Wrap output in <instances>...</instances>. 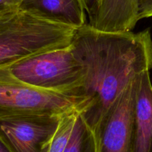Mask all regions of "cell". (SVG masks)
<instances>
[{
  "label": "cell",
  "instance_id": "obj_1",
  "mask_svg": "<svg viewBox=\"0 0 152 152\" xmlns=\"http://www.w3.org/2000/svg\"><path fill=\"white\" fill-rule=\"evenodd\" d=\"M71 46L83 69L77 111L96 135L131 80L152 68L151 33L104 32L86 24L76 29Z\"/></svg>",
  "mask_w": 152,
  "mask_h": 152
},
{
  "label": "cell",
  "instance_id": "obj_2",
  "mask_svg": "<svg viewBox=\"0 0 152 152\" xmlns=\"http://www.w3.org/2000/svg\"><path fill=\"white\" fill-rule=\"evenodd\" d=\"M76 29L19 10L0 16V67L71 45Z\"/></svg>",
  "mask_w": 152,
  "mask_h": 152
},
{
  "label": "cell",
  "instance_id": "obj_3",
  "mask_svg": "<svg viewBox=\"0 0 152 152\" xmlns=\"http://www.w3.org/2000/svg\"><path fill=\"white\" fill-rule=\"evenodd\" d=\"M8 68L16 78L30 86L74 98L83 80V66L71 45L28 57Z\"/></svg>",
  "mask_w": 152,
  "mask_h": 152
},
{
  "label": "cell",
  "instance_id": "obj_4",
  "mask_svg": "<svg viewBox=\"0 0 152 152\" xmlns=\"http://www.w3.org/2000/svg\"><path fill=\"white\" fill-rule=\"evenodd\" d=\"M74 97L31 86L0 67V119L26 115H62L77 110Z\"/></svg>",
  "mask_w": 152,
  "mask_h": 152
},
{
  "label": "cell",
  "instance_id": "obj_5",
  "mask_svg": "<svg viewBox=\"0 0 152 152\" xmlns=\"http://www.w3.org/2000/svg\"><path fill=\"white\" fill-rule=\"evenodd\" d=\"M140 75L131 80L105 116L95 135L98 152H133L134 119Z\"/></svg>",
  "mask_w": 152,
  "mask_h": 152
},
{
  "label": "cell",
  "instance_id": "obj_6",
  "mask_svg": "<svg viewBox=\"0 0 152 152\" xmlns=\"http://www.w3.org/2000/svg\"><path fill=\"white\" fill-rule=\"evenodd\" d=\"M62 115H26L0 119V138L12 152H49Z\"/></svg>",
  "mask_w": 152,
  "mask_h": 152
},
{
  "label": "cell",
  "instance_id": "obj_7",
  "mask_svg": "<svg viewBox=\"0 0 152 152\" xmlns=\"http://www.w3.org/2000/svg\"><path fill=\"white\" fill-rule=\"evenodd\" d=\"M19 10L75 29L87 24L81 0H22Z\"/></svg>",
  "mask_w": 152,
  "mask_h": 152
},
{
  "label": "cell",
  "instance_id": "obj_8",
  "mask_svg": "<svg viewBox=\"0 0 152 152\" xmlns=\"http://www.w3.org/2000/svg\"><path fill=\"white\" fill-rule=\"evenodd\" d=\"M133 152H152V84L149 71L139 76L134 119Z\"/></svg>",
  "mask_w": 152,
  "mask_h": 152
},
{
  "label": "cell",
  "instance_id": "obj_9",
  "mask_svg": "<svg viewBox=\"0 0 152 152\" xmlns=\"http://www.w3.org/2000/svg\"><path fill=\"white\" fill-rule=\"evenodd\" d=\"M137 15V0H102L91 27L104 32L132 31Z\"/></svg>",
  "mask_w": 152,
  "mask_h": 152
},
{
  "label": "cell",
  "instance_id": "obj_10",
  "mask_svg": "<svg viewBox=\"0 0 152 152\" xmlns=\"http://www.w3.org/2000/svg\"><path fill=\"white\" fill-rule=\"evenodd\" d=\"M63 152H98L96 137L80 113Z\"/></svg>",
  "mask_w": 152,
  "mask_h": 152
},
{
  "label": "cell",
  "instance_id": "obj_11",
  "mask_svg": "<svg viewBox=\"0 0 152 152\" xmlns=\"http://www.w3.org/2000/svg\"><path fill=\"white\" fill-rule=\"evenodd\" d=\"M79 112L71 110L62 115L57 130L52 139L49 152H63L72 134Z\"/></svg>",
  "mask_w": 152,
  "mask_h": 152
},
{
  "label": "cell",
  "instance_id": "obj_12",
  "mask_svg": "<svg viewBox=\"0 0 152 152\" xmlns=\"http://www.w3.org/2000/svg\"><path fill=\"white\" fill-rule=\"evenodd\" d=\"M86 13L88 15V24L91 26L96 19L102 0H81Z\"/></svg>",
  "mask_w": 152,
  "mask_h": 152
},
{
  "label": "cell",
  "instance_id": "obj_13",
  "mask_svg": "<svg viewBox=\"0 0 152 152\" xmlns=\"http://www.w3.org/2000/svg\"><path fill=\"white\" fill-rule=\"evenodd\" d=\"M22 0H0V16L19 10Z\"/></svg>",
  "mask_w": 152,
  "mask_h": 152
},
{
  "label": "cell",
  "instance_id": "obj_14",
  "mask_svg": "<svg viewBox=\"0 0 152 152\" xmlns=\"http://www.w3.org/2000/svg\"><path fill=\"white\" fill-rule=\"evenodd\" d=\"M138 20L152 16V0H137Z\"/></svg>",
  "mask_w": 152,
  "mask_h": 152
},
{
  "label": "cell",
  "instance_id": "obj_15",
  "mask_svg": "<svg viewBox=\"0 0 152 152\" xmlns=\"http://www.w3.org/2000/svg\"><path fill=\"white\" fill-rule=\"evenodd\" d=\"M0 152H12L0 138Z\"/></svg>",
  "mask_w": 152,
  "mask_h": 152
}]
</instances>
